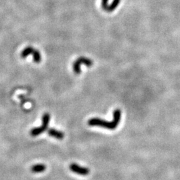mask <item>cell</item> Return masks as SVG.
<instances>
[{"label": "cell", "instance_id": "1", "mask_svg": "<svg viewBox=\"0 0 180 180\" xmlns=\"http://www.w3.org/2000/svg\"><path fill=\"white\" fill-rule=\"evenodd\" d=\"M121 112L120 110H116L113 111V118L112 121H107L99 118H92L88 121V124L90 126H99L110 130L115 129L121 120Z\"/></svg>", "mask_w": 180, "mask_h": 180}, {"label": "cell", "instance_id": "2", "mask_svg": "<svg viewBox=\"0 0 180 180\" xmlns=\"http://www.w3.org/2000/svg\"><path fill=\"white\" fill-rule=\"evenodd\" d=\"M50 120V116L49 113H45L42 117V125L41 127L35 128L32 129L30 131V134L32 136H38L39 135L41 134L42 133H44L48 127V124Z\"/></svg>", "mask_w": 180, "mask_h": 180}, {"label": "cell", "instance_id": "3", "mask_svg": "<svg viewBox=\"0 0 180 180\" xmlns=\"http://www.w3.org/2000/svg\"><path fill=\"white\" fill-rule=\"evenodd\" d=\"M81 64H85L86 66L91 67L93 65V62L90 59L86 58L84 57H81L78 58L74 63V71L75 74H80L81 73L80 66Z\"/></svg>", "mask_w": 180, "mask_h": 180}, {"label": "cell", "instance_id": "4", "mask_svg": "<svg viewBox=\"0 0 180 180\" xmlns=\"http://www.w3.org/2000/svg\"><path fill=\"white\" fill-rule=\"evenodd\" d=\"M70 169L71 171L74 172L75 174H77L81 175H88L89 173V170L88 168L81 167L79 165L75 164H71L70 166Z\"/></svg>", "mask_w": 180, "mask_h": 180}, {"label": "cell", "instance_id": "5", "mask_svg": "<svg viewBox=\"0 0 180 180\" xmlns=\"http://www.w3.org/2000/svg\"><path fill=\"white\" fill-rule=\"evenodd\" d=\"M48 134L53 137V138H55L58 139H62L64 138V134L63 132L57 130L53 128H51L48 129Z\"/></svg>", "mask_w": 180, "mask_h": 180}, {"label": "cell", "instance_id": "6", "mask_svg": "<svg viewBox=\"0 0 180 180\" xmlns=\"http://www.w3.org/2000/svg\"><path fill=\"white\" fill-rule=\"evenodd\" d=\"M46 169V166L44 164H36L31 167V170L34 173H41L44 171Z\"/></svg>", "mask_w": 180, "mask_h": 180}, {"label": "cell", "instance_id": "7", "mask_svg": "<svg viewBox=\"0 0 180 180\" xmlns=\"http://www.w3.org/2000/svg\"><path fill=\"white\" fill-rule=\"evenodd\" d=\"M120 2H121V0H113V2H111V4L108 5L107 8L106 9L107 12H112L113 11H114L117 8V6L120 3Z\"/></svg>", "mask_w": 180, "mask_h": 180}, {"label": "cell", "instance_id": "8", "mask_svg": "<svg viewBox=\"0 0 180 180\" xmlns=\"http://www.w3.org/2000/svg\"><path fill=\"white\" fill-rule=\"evenodd\" d=\"M34 51V49L33 48H31V47H27L26 48H25L22 52H21V56L22 58H26L28 56H30V54L33 53Z\"/></svg>", "mask_w": 180, "mask_h": 180}, {"label": "cell", "instance_id": "9", "mask_svg": "<svg viewBox=\"0 0 180 180\" xmlns=\"http://www.w3.org/2000/svg\"><path fill=\"white\" fill-rule=\"evenodd\" d=\"M33 59H34V62L35 63H39L41 62V53H39V51L36 49H34V51L33 52Z\"/></svg>", "mask_w": 180, "mask_h": 180}, {"label": "cell", "instance_id": "10", "mask_svg": "<svg viewBox=\"0 0 180 180\" xmlns=\"http://www.w3.org/2000/svg\"><path fill=\"white\" fill-rule=\"evenodd\" d=\"M108 2H109V0H102V8L103 9L106 11L108 5H108Z\"/></svg>", "mask_w": 180, "mask_h": 180}]
</instances>
